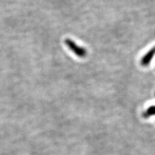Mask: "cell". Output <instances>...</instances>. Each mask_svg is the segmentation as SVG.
<instances>
[{"mask_svg":"<svg viewBox=\"0 0 155 155\" xmlns=\"http://www.w3.org/2000/svg\"><path fill=\"white\" fill-rule=\"evenodd\" d=\"M65 43L68 48L77 56L80 58H85L87 55V51L84 48L76 45L73 41H72L70 39H66Z\"/></svg>","mask_w":155,"mask_h":155,"instance_id":"cell-1","label":"cell"},{"mask_svg":"<svg viewBox=\"0 0 155 155\" xmlns=\"http://www.w3.org/2000/svg\"><path fill=\"white\" fill-rule=\"evenodd\" d=\"M155 114V106H152L143 113V116L145 118H148L153 115Z\"/></svg>","mask_w":155,"mask_h":155,"instance_id":"cell-2","label":"cell"}]
</instances>
